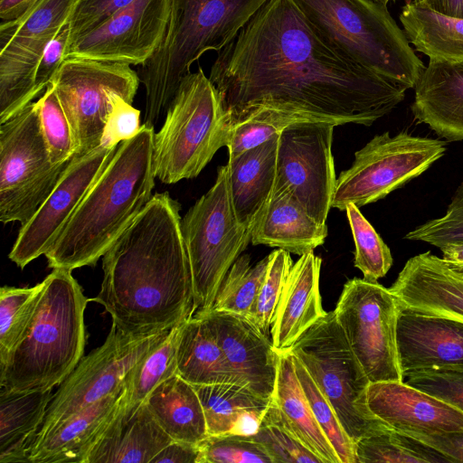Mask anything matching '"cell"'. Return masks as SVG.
Returning a JSON list of instances; mask_svg holds the SVG:
<instances>
[{"label": "cell", "mask_w": 463, "mask_h": 463, "mask_svg": "<svg viewBox=\"0 0 463 463\" xmlns=\"http://www.w3.org/2000/svg\"><path fill=\"white\" fill-rule=\"evenodd\" d=\"M209 79L229 124L264 109L369 127L406 91L329 46L294 0H268L218 52Z\"/></svg>", "instance_id": "cell-1"}, {"label": "cell", "mask_w": 463, "mask_h": 463, "mask_svg": "<svg viewBox=\"0 0 463 463\" xmlns=\"http://www.w3.org/2000/svg\"><path fill=\"white\" fill-rule=\"evenodd\" d=\"M180 210L167 192L153 194L102 256L100 290L90 300L102 305L125 334L166 331L194 315Z\"/></svg>", "instance_id": "cell-2"}, {"label": "cell", "mask_w": 463, "mask_h": 463, "mask_svg": "<svg viewBox=\"0 0 463 463\" xmlns=\"http://www.w3.org/2000/svg\"><path fill=\"white\" fill-rule=\"evenodd\" d=\"M155 128L121 142L45 254L52 269L94 266L153 196Z\"/></svg>", "instance_id": "cell-3"}, {"label": "cell", "mask_w": 463, "mask_h": 463, "mask_svg": "<svg viewBox=\"0 0 463 463\" xmlns=\"http://www.w3.org/2000/svg\"><path fill=\"white\" fill-rule=\"evenodd\" d=\"M66 269L44 279L34 314L18 344L0 364V387L12 392L52 390L84 354L89 299Z\"/></svg>", "instance_id": "cell-4"}, {"label": "cell", "mask_w": 463, "mask_h": 463, "mask_svg": "<svg viewBox=\"0 0 463 463\" xmlns=\"http://www.w3.org/2000/svg\"><path fill=\"white\" fill-rule=\"evenodd\" d=\"M268 0H170L164 38L141 67L146 90L144 124L166 114L192 64L208 51L228 45Z\"/></svg>", "instance_id": "cell-5"}, {"label": "cell", "mask_w": 463, "mask_h": 463, "mask_svg": "<svg viewBox=\"0 0 463 463\" xmlns=\"http://www.w3.org/2000/svg\"><path fill=\"white\" fill-rule=\"evenodd\" d=\"M320 37L347 59L405 90L425 66L380 0H294Z\"/></svg>", "instance_id": "cell-6"}, {"label": "cell", "mask_w": 463, "mask_h": 463, "mask_svg": "<svg viewBox=\"0 0 463 463\" xmlns=\"http://www.w3.org/2000/svg\"><path fill=\"white\" fill-rule=\"evenodd\" d=\"M228 129L221 95L199 67L182 80L163 126L155 133L156 178L172 184L196 177L226 146Z\"/></svg>", "instance_id": "cell-7"}, {"label": "cell", "mask_w": 463, "mask_h": 463, "mask_svg": "<svg viewBox=\"0 0 463 463\" xmlns=\"http://www.w3.org/2000/svg\"><path fill=\"white\" fill-rule=\"evenodd\" d=\"M289 352L307 370L354 442L392 429L368 408L370 381L334 311L303 334Z\"/></svg>", "instance_id": "cell-8"}, {"label": "cell", "mask_w": 463, "mask_h": 463, "mask_svg": "<svg viewBox=\"0 0 463 463\" xmlns=\"http://www.w3.org/2000/svg\"><path fill=\"white\" fill-rule=\"evenodd\" d=\"M252 229L238 221L227 165L219 166L214 184L181 219L193 280L194 314L212 309L224 277L250 242Z\"/></svg>", "instance_id": "cell-9"}, {"label": "cell", "mask_w": 463, "mask_h": 463, "mask_svg": "<svg viewBox=\"0 0 463 463\" xmlns=\"http://www.w3.org/2000/svg\"><path fill=\"white\" fill-rule=\"evenodd\" d=\"M70 161H51L37 102H30L0 124L2 223L17 222L24 225L52 192Z\"/></svg>", "instance_id": "cell-10"}, {"label": "cell", "mask_w": 463, "mask_h": 463, "mask_svg": "<svg viewBox=\"0 0 463 463\" xmlns=\"http://www.w3.org/2000/svg\"><path fill=\"white\" fill-rule=\"evenodd\" d=\"M446 152L440 139L389 132L374 136L356 151L352 165L337 179L331 207L344 211L383 199L430 168Z\"/></svg>", "instance_id": "cell-11"}, {"label": "cell", "mask_w": 463, "mask_h": 463, "mask_svg": "<svg viewBox=\"0 0 463 463\" xmlns=\"http://www.w3.org/2000/svg\"><path fill=\"white\" fill-rule=\"evenodd\" d=\"M140 82L130 64L86 58H67L52 77L60 103L83 156L100 145L102 134L118 98L132 104Z\"/></svg>", "instance_id": "cell-12"}, {"label": "cell", "mask_w": 463, "mask_h": 463, "mask_svg": "<svg viewBox=\"0 0 463 463\" xmlns=\"http://www.w3.org/2000/svg\"><path fill=\"white\" fill-rule=\"evenodd\" d=\"M400 309L377 281L354 278L344 285L334 312L370 383L403 382L396 345Z\"/></svg>", "instance_id": "cell-13"}, {"label": "cell", "mask_w": 463, "mask_h": 463, "mask_svg": "<svg viewBox=\"0 0 463 463\" xmlns=\"http://www.w3.org/2000/svg\"><path fill=\"white\" fill-rule=\"evenodd\" d=\"M171 329L131 335L112 325L104 343L83 356L58 385L35 438L73 413L124 389L132 368Z\"/></svg>", "instance_id": "cell-14"}, {"label": "cell", "mask_w": 463, "mask_h": 463, "mask_svg": "<svg viewBox=\"0 0 463 463\" xmlns=\"http://www.w3.org/2000/svg\"><path fill=\"white\" fill-rule=\"evenodd\" d=\"M76 0H39L0 25V124L35 99L34 76L48 43L69 22Z\"/></svg>", "instance_id": "cell-15"}, {"label": "cell", "mask_w": 463, "mask_h": 463, "mask_svg": "<svg viewBox=\"0 0 463 463\" xmlns=\"http://www.w3.org/2000/svg\"><path fill=\"white\" fill-rule=\"evenodd\" d=\"M335 123L303 121L279 137L274 188L287 189L306 212L326 223L336 185L332 141Z\"/></svg>", "instance_id": "cell-16"}, {"label": "cell", "mask_w": 463, "mask_h": 463, "mask_svg": "<svg viewBox=\"0 0 463 463\" xmlns=\"http://www.w3.org/2000/svg\"><path fill=\"white\" fill-rule=\"evenodd\" d=\"M117 148L99 145L71 159L52 192L21 226L8 255L14 263L24 269L48 252Z\"/></svg>", "instance_id": "cell-17"}, {"label": "cell", "mask_w": 463, "mask_h": 463, "mask_svg": "<svg viewBox=\"0 0 463 463\" xmlns=\"http://www.w3.org/2000/svg\"><path fill=\"white\" fill-rule=\"evenodd\" d=\"M170 0H134L69 44L65 59L86 58L143 65L161 43Z\"/></svg>", "instance_id": "cell-18"}, {"label": "cell", "mask_w": 463, "mask_h": 463, "mask_svg": "<svg viewBox=\"0 0 463 463\" xmlns=\"http://www.w3.org/2000/svg\"><path fill=\"white\" fill-rule=\"evenodd\" d=\"M194 315L203 317L212 329L224 354L234 383L261 398L271 399L279 352L270 337L241 315L214 309Z\"/></svg>", "instance_id": "cell-19"}, {"label": "cell", "mask_w": 463, "mask_h": 463, "mask_svg": "<svg viewBox=\"0 0 463 463\" xmlns=\"http://www.w3.org/2000/svg\"><path fill=\"white\" fill-rule=\"evenodd\" d=\"M367 405L390 428L405 434L463 432V411L405 382L370 383Z\"/></svg>", "instance_id": "cell-20"}, {"label": "cell", "mask_w": 463, "mask_h": 463, "mask_svg": "<svg viewBox=\"0 0 463 463\" xmlns=\"http://www.w3.org/2000/svg\"><path fill=\"white\" fill-rule=\"evenodd\" d=\"M396 345L403 375L424 370H463L461 322L401 307Z\"/></svg>", "instance_id": "cell-21"}, {"label": "cell", "mask_w": 463, "mask_h": 463, "mask_svg": "<svg viewBox=\"0 0 463 463\" xmlns=\"http://www.w3.org/2000/svg\"><path fill=\"white\" fill-rule=\"evenodd\" d=\"M389 290L401 307L463 323V275L430 251L410 258Z\"/></svg>", "instance_id": "cell-22"}, {"label": "cell", "mask_w": 463, "mask_h": 463, "mask_svg": "<svg viewBox=\"0 0 463 463\" xmlns=\"http://www.w3.org/2000/svg\"><path fill=\"white\" fill-rule=\"evenodd\" d=\"M125 388L59 421L35 438L29 463H87L122 403Z\"/></svg>", "instance_id": "cell-23"}, {"label": "cell", "mask_w": 463, "mask_h": 463, "mask_svg": "<svg viewBox=\"0 0 463 463\" xmlns=\"http://www.w3.org/2000/svg\"><path fill=\"white\" fill-rule=\"evenodd\" d=\"M321 264L322 260L309 251L299 256L289 269L270 329L278 352L289 351L327 313L319 291Z\"/></svg>", "instance_id": "cell-24"}, {"label": "cell", "mask_w": 463, "mask_h": 463, "mask_svg": "<svg viewBox=\"0 0 463 463\" xmlns=\"http://www.w3.org/2000/svg\"><path fill=\"white\" fill-rule=\"evenodd\" d=\"M414 90V118L449 142L463 140V61L430 60Z\"/></svg>", "instance_id": "cell-25"}, {"label": "cell", "mask_w": 463, "mask_h": 463, "mask_svg": "<svg viewBox=\"0 0 463 463\" xmlns=\"http://www.w3.org/2000/svg\"><path fill=\"white\" fill-rule=\"evenodd\" d=\"M327 236V226L310 216L287 189H273L251 232L252 245L282 249L301 256Z\"/></svg>", "instance_id": "cell-26"}, {"label": "cell", "mask_w": 463, "mask_h": 463, "mask_svg": "<svg viewBox=\"0 0 463 463\" xmlns=\"http://www.w3.org/2000/svg\"><path fill=\"white\" fill-rule=\"evenodd\" d=\"M172 440L146 402L129 411L121 403L87 463H151Z\"/></svg>", "instance_id": "cell-27"}, {"label": "cell", "mask_w": 463, "mask_h": 463, "mask_svg": "<svg viewBox=\"0 0 463 463\" xmlns=\"http://www.w3.org/2000/svg\"><path fill=\"white\" fill-rule=\"evenodd\" d=\"M279 137L228 159L232 203L238 221L253 228L276 182Z\"/></svg>", "instance_id": "cell-28"}, {"label": "cell", "mask_w": 463, "mask_h": 463, "mask_svg": "<svg viewBox=\"0 0 463 463\" xmlns=\"http://www.w3.org/2000/svg\"><path fill=\"white\" fill-rule=\"evenodd\" d=\"M193 386L203 408L209 436L255 435L271 402L232 383Z\"/></svg>", "instance_id": "cell-29"}, {"label": "cell", "mask_w": 463, "mask_h": 463, "mask_svg": "<svg viewBox=\"0 0 463 463\" xmlns=\"http://www.w3.org/2000/svg\"><path fill=\"white\" fill-rule=\"evenodd\" d=\"M271 400L284 424L323 463H340L336 452L314 417L289 351L279 352L277 378Z\"/></svg>", "instance_id": "cell-30"}, {"label": "cell", "mask_w": 463, "mask_h": 463, "mask_svg": "<svg viewBox=\"0 0 463 463\" xmlns=\"http://www.w3.org/2000/svg\"><path fill=\"white\" fill-rule=\"evenodd\" d=\"M52 390H0V462L29 463L28 450L43 422Z\"/></svg>", "instance_id": "cell-31"}, {"label": "cell", "mask_w": 463, "mask_h": 463, "mask_svg": "<svg viewBox=\"0 0 463 463\" xmlns=\"http://www.w3.org/2000/svg\"><path fill=\"white\" fill-rule=\"evenodd\" d=\"M146 403L173 440L199 444L209 437L200 398L193 384L179 374L155 388Z\"/></svg>", "instance_id": "cell-32"}, {"label": "cell", "mask_w": 463, "mask_h": 463, "mask_svg": "<svg viewBox=\"0 0 463 463\" xmlns=\"http://www.w3.org/2000/svg\"><path fill=\"white\" fill-rule=\"evenodd\" d=\"M399 18L416 51L430 60L463 61V18L445 15L413 0L402 6Z\"/></svg>", "instance_id": "cell-33"}, {"label": "cell", "mask_w": 463, "mask_h": 463, "mask_svg": "<svg viewBox=\"0 0 463 463\" xmlns=\"http://www.w3.org/2000/svg\"><path fill=\"white\" fill-rule=\"evenodd\" d=\"M176 359L177 374L191 384L234 383L221 346L200 316L182 325Z\"/></svg>", "instance_id": "cell-34"}, {"label": "cell", "mask_w": 463, "mask_h": 463, "mask_svg": "<svg viewBox=\"0 0 463 463\" xmlns=\"http://www.w3.org/2000/svg\"><path fill=\"white\" fill-rule=\"evenodd\" d=\"M183 324L173 327L129 372L126 379L123 410L137 409L146 402L155 388L177 373V345Z\"/></svg>", "instance_id": "cell-35"}, {"label": "cell", "mask_w": 463, "mask_h": 463, "mask_svg": "<svg viewBox=\"0 0 463 463\" xmlns=\"http://www.w3.org/2000/svg\"><path fill=\"white\" fill-rule=\"evenodd\" d=\"M356 463H442L447 457L405 433L390 429L354 442Z\"/></svg>", "instance_id": "cell-36"}, {"label": "cell", "mask_w": 463, "mask_h": 463, "mask_svg": "<svg viewBox=\"0 0 463 463\" xmlns=\"http://www.w3.org/2000/svg\"><path fill=\"white\" fill-rule=\"evenodd\" d=\"M269 257L252 264L250 255H241L224 277L212 309L248 317L264 280Z\"/></svg>", "instance_id": "cell-37"}, {"label": "cell", "mask_w": 463, "mask_h": 463, "mask_svg": "<svg viewBox=\"0 0 463 463\" xmlns=\"http://www.w3.org/2000/svg\"><path fill=\"white\" fill-rule=\"evenodd\" d=\"M313 121L302 115L274 109H256L229 124L226 147L229 158L279 135L288 126Z\"/></svg>", "instance_id": "cell-38"}, {"label": "cell", "mask_w": 463, "mask_h": 463, "mask_svg": "<svg viewBox=\"0 0 463 463\" xmlns=\"http://www.w3.org/2000/svg\"><path fill=\"white\" fill-rule=\"evenodd\" d=\"M44 279L33 287L0 288V364L20 341L37 307Z\"/></svg>", "instance_id": "cell-39"}, {"label": "cell", "mask_w": 463, "mask_h": 463, "mask_svg": "<svg viewBox=\"0 0 463 463\" xmlns=\"http://www.w3.org/2000/svg\"><path fill=\"white\" fill-rule=\"evenodd\" d=\"M345 211L355 245L354 264L362 271L364 279L377 281L392 266L391 250L361 213L359 207L350 203Z\"/></svg>", "instance_id": "cell-40"}, {"label": "cell", "mask_w": 463, "mask_h": 463, "mask_svg": "<svg viewBox=\"0 0 463 463\" xmlns=\"http://www.w3.org/2000/svg\"><path fill=\"white\" fill-rule=\"evenodd\" d=\"M293 363L314 417L336 452L340 463H356L354 442L344 430L333 406L320 392L305 366L294 355Z\"/></svg>", "instance_id": "cell-41"}, {"label": "cell", "mask_w": 463, "mask_h": 463, "mask_svg": "<svg viewBox=\"0 0 463 463\" xmlns=\"http://www.w3.org/2000/svg\"><path fill=\"white\" fill-rule=\"evenodd\" d=\"M249 438L264 447L273 463H323L284 424L272 400L259 431Z\"/></svg>", "instance_id": "cell-42"}, {"label": "cell", "mask_w": 463, "mask_h": 463, "mask_svg": "<svg viewBox=\"0 0 463 463\" xmlns=\"http://www.w3.org/2000/svg\"><path fill=\"white\" fill-rule=\"evenodd\" d=\"M36 102L51 161L53 164L69 162L76 155V143L68 118L51 83Z\"/></svg>", "instance_id": "cell-43"}, {"label": "cell", "mask_w": 463, "mask_h": 463, "mask_svg": "<svg viewBox=\"0 0 463 463\" xmlns=\"http://www.w3.org/2000/svg\"><path fill=\"white\" fill-rule=\"evenodd\" d=\"M269 257L264 280L247 318L270 337L276 308L293 262L290 253L282 249L273 250Z\"/></svg>", "instance_id": "cell-44"}, {"label": "cell", "mask_w": 463, "mask_h": 463, "mask_svg": "<svg viewBox=\"0 0 463 463\" xmlns=\"http://www.w3.org/2000/svg\"><path fill=\"white\" fill-rule=\"evenodd\" d=\"M198 445L203 463H273L264 447L249 437L209 436Z\"/></svg>", "instance_id": "cell-45"}, {"label": "cell", "mask_w": 463, "mask_h": 463, "mask_svg": "<svg viewBox=\"0 0 463 463\" xmlns=\"http://www.w3.org/2000/svg\"><path fill=\"white\" fill-rule=\"evenodd\" d=\"M404 239L427 242L439 249L449 244H462L463 180L456 189L446 213L417 226Z\"/></svg>", "instance_id": "cell-46"}, {"label": "cell", "mask_w": 463, "mask_h": 463, "mask_svg": "<svg viewBox=\"0 0 463 463\" xmlns=\"http://www.w3.org/2000/svg\"><path fill=\"white\" fill-rule=\"evenodd\" d=\"M409 385L463 411V370H424L407 373Z\"/></svg>", "instance_id": "cell-47"}, {"label": "cell", "mask_w": 463, "mask_h": 463, "mask_svg": "<svg viewBox=\"0 0 463 463\" xmlns=\"http://www.w3.org/2000/svg\"><path fill=\"white\" fill-rule=\"evenodd\" d=\"M134 0H76L70 19L69 44L90 33ZM68 44V46H69Z\"/></svg>", "instance_id": "cell-48"}, {"label": "cell", "mask_w": 463, "mask_h": 463, "mask_svg": "<svg viewBox=\"0 0 463 463\" xmlns=\"http://www.w3.org/2000/svg\"><path fill=\"white\" fill-rule=\"evenodd\" d=\"M140 111L118 98L105 126L100 145L116 146L137 135L140 129Z\"/></svg>", "instance_id": "cell-49"}, {"label": "cell", "mask_w": 463, "mask_h": 463, "mask_svg": "<svg viewBox=\"0 0 463 463\" xmlns=\"http://www.w3.org/2000/svg\"><path fill=\"white\" fill-rule=\"evenodd\" d=\"M69 22L62 26L58 34L48 43L38 63L34 76V97L43 95L52 77L65 60L69 44Z\"/></svg>", "instance_id": "cell-50"}, {"label": "cell", "mask_w": 463, "mask_h": 463, "mask_svg": "<svg viewBox=\"0 0 463 463\" xmlns=\"http://www.w3.org/2000/svg\"><path fill=\"white\" fill-rule=\"evenodd\" d=\"M438 450L451 462H463V432L423 435L407 434Z\"/></svg>", "instance_id": "cell-51"}, {"label": "cell", "mask_w": 463, "mask_h": 463, "mask_svg": "<svg viewBox=\"0 0 463 463\" xmlns=\"http://www.w3.org/2000/svg\"><path fill=\"white\" fill-rule=\"evenodd\" d=\"M203 463L198 444L172 440L151 463Z\"/></svg>", "instance_id": "cell-52"}, {"label": "cell", "mask_w": 463, "mask_h": 463, "mask_svg": "<svg viewBox=\"0 0 463 463\" xmlns=\"http://www.w3.org/2000/svg\"><path fill=\"white\" fill-rule=\"evenodd\" d=\"M39 0H0L2 22L13 21L28 12Z\"/></svg>", "instance_id": "cell-53"}, {"label": "cell", "mask_w": 463, "mask_h": 463, "mask_svg": "<svg viewBox=\"0 0 463 463\" xmlns=\"http://www.w3.org/2000/svg\"><path fill=\"white\" fill-rule=\"evenodd\" d=\"M420 3L445 15L463 18V0H423Z\"/></svg>", "instance_id": "cell-54"}, {"label": "cell", "mask_w": 463, "mask_h": 463, "mask_svg": "<svg viewBox=\"0 0 463 463\" xmlns=\"http://www.w3.org/2000/svg\"><path fill=\"white\" fill-rule=\"evenodd\" d=\"M443 260L454 270L463 275V243L449 244L440 248Z\"/></svg>", "instance_id": "cell-55"}, {"label": "cell", "mask_w": 463, "mask_h": 463, "mask_svg": "<svg viewBox=\"0 0 463 463\" xmlns=\"http://www.w3.org/2000/svg\"><path fill=\"white\" fill-rule=\"evenodd\" d=\"M380 1H382V2H383V3H385V4H388L389 2H391V1H395V0H380Z\"/></svg>", "instance_id": "cell-56"}, {"label": "cell", "mask_w": 463, "mask_h": 463, "mask_svg": "<svg viewBox=\"0 0 463 463\" xmlns=\"http://www.w3.org/2000/svg\"><path fill=\"white\" fill-rule=\"evenodd\" d=\"M414 2H417V3H420L422 2L423 0H413Z\"/></svg>", "instance_id": "cell-57"}]
</instances>
